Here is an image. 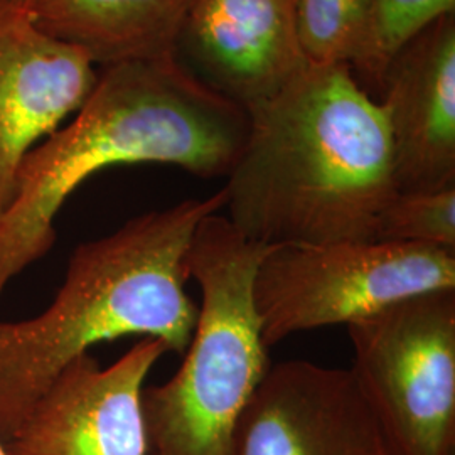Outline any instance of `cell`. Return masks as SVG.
I'll return each instance as SVG.
<instances>
[{
    "mask_svg": "<svg viewBox=\"0 0 455 455\" xmlns=\"http://www.w3.org/2000/svg\"><path fill=\"white\" fill-rule=\"evenodd\" d=\"M225 204L220 189L132 218L112 235L80 244L48 309L22 323H0L2 443L54 378L95 344L140 336L186 353L199 312L186 292L189 248L201 221Z\"/></svg>",
    "mask_w": 455,
    "mask_h": 455,
    "instance_id": "3957f363",
    "label": "cell"
},
{
    "mask_svg": "<svg viewBox=\"0 0 455 455\" xmlns=\"http://www.w3.org/2000/svg\"><path fill=\"white\" fill-rule=\"evenodd\" d=\"M0 455H7V452H5V447H4V443L0 442Z\"/></svg>",
    "mask_w": 455,
    "mask_h": 455,
    "instance_id": "e0dca14e",
    "label": "cell"
},
{
    "mask_svg": "<svg viewBox=\"0 0 455 455\" xmlns=\"http://www.w3.org/2000/svg\"><path fill=\"white\" fill-rule=\"evenodd\" d=\"M295 24L307 65H346L378 92L383 65L373 0H295Z\"/></svg>",
    "mask_w": 455,
    "mask_h": 455,
    "instance_id": "4fadbf2b",
    "label": "cell"
},
{
    "mask_svg": "<svg viewBox=\"0 0 455 455\" xmlns=\"http://www.w3.org/2000/svg\"><path fill=\"white\" fill-rule=\"evenodd\" d=\"M97 80L83 51L43 33L20 0H0V214L28 154L82 108Z\"/></svg>",
    "mask_w": 455,
    "mask_h": 455,
    "instance_id": "9c48e42d",
    "label": "cell"
},
{
    "mask_svg": "<svg viewBox=\"0 0 455 455\" xmlns=\"http://www.w3.org/2000/svg\"><path fill=\"white\" fill-rule=\"evenodd\" d=\"M370 455H388L387 454V452H385V451H383V447H381V443H379V445H378V447H376V449H374L373 452H371V454Z\"/></svg>",
    "mask_w": 455,
    "mask_h": 455,
    "instance_id": "2e32d148",
    "label": "cell"
},
{
    "mask_svg": "<svg viewBox=\"0 0 455 455\" xmlns=\"http://www.w3.org/2000/svg\"><path fill=\"white\" fill-rule=\"evenodd\" d=\"M169 353L142 338L114 364L92 355L73 359L36 402L12 437L7 455H144L142 391L147 374Z\"/></svg>",
    "mask_w": 455,
    "mask_h": 455,
    "instance_id": "52a82bcc",
    "label": "cell"
},
{
    "mask_svg": "<svg viewBox=\"0 0 455 455\" xmlns=\"http://www.w3.org/2000/svg\"><path fill=\"white\" fill-rule=\"evenodd\" d=\"M250 116L178 54L107 66L73 120L28 154L16 193L0 214V297L56 242L66 199L100 171L167 164L227 178L243 150Z\"/></svg>",
    "mask_w": 455,
    "mask_h": 455,
    "instance_id": "7a4b0ae2",
    "label": "cell"
},
{
    "mask_svg": "<svg viewBox=\"0 0 455 455\" xmlns=\"http://www.w3.org/2000/svg\"><path fill=\"white\" fill-rule=\"evenodd\" d=\"M180 48L201 80L244 108L274 97L307 66L295 0H195Z\"/></svg>",
    "mask_w": 455,
    "mask_h": 455,
    "instance_id": "8fae6325",
    "label": "cell"
},
{
    "mask_svg": "<svg viewBox=\"0 0 455 455\" xmlns=\"http://www.w3.org/2000/svg\"><path fill=\"white\" fill-rule=\"evenodd\" d=\"M246 112L228 221L263 246L376 242L398 189L385 112L351 68L307 65Z\"/></svg>",
    "mask_w": 455,
    "mask_h": 455,
    "instance_id": "6da1fadb",
    "label": "cell"
},
{
    "mask_svg": "<svg viewBox=\"0 0 455 455\" xmlns=\"http://www.w3.org/2000/svg\"><path fill=\"white\" fill-rule=\"evenodd\" d=\"M379 60L391 56L427 26L447 14H455V0H373Z\"/></svg>",
    "mask_w": 455,
    "mask_h": 455,
    "instance_id": "9a60e30c",
    "label": "cell"
},
{
    "mask_svg": "<svg viewBox=\"0 0 455 455\" xmlns=\"http://www.w3.org/2000/svg\"><path fill=\"white\" fill-rule=\"evenodd\" d=\"M379 443L347 370L283 361L243 408L231 455H370Z\"/></svg>",
    "mask_w": 455,
    "mask_h": 455,
    "instance_id": "ba28073f",
    "label": "cell"
},
{
    "mask_svg": "<svg viewBox=\"0 0 455 455\" xmlns=\"http://www.w3.org/2000/svg\"><path fill=\"white\" fill-rule=\"evenodd\" d=\"M376 242L419 244L455 253V186L396 193L378 218Z\"/></svg>",
    "mask_w": 455,
    "mask_h": 455,
    "instance_id": "5bb4252c",
    "label": "cell"
},
{
    "mask_svg": "<svg viewBox=\"0 0 455 455\" xmlns=\"http://www.w3.org/2000/svg\"><path fill=\"white\" fill-rule=\"evenodd\" d=\"M378 93L398 193L455 186V14L440 17L391 56Z\"/></svg>",
    "mask_w": 455,
    "mask_h": 455,
    "instance_id": "30bf717a",
    "label": "cell"
},
{
    "mask_svg": "<svg viewBox=\"0 0 455 455\" xmlns=\"http://www.w3.org/2000/svg\"><path fill=\"white\" fill-rule=\"evenodd\" d=\"M455 289V253L391 242L268 246L253 276L263 344L349 325L417 293Z\"/></svg>",
    "mask_w": 455,
    "mask_h": 455,
    "instance_id": "8992f818",
    "label": "cell"
},
{
    "mask_svg": "<svg viewBox=\"0 0 455 455\" xmlns=\"http://www.w3.org/2000/svg\"><path fill=\"white\" fill-rule=\"evenodd\" d=\"M347 370L388 455H455V289L347 325Z\"/></svg>",
    "mask_w": 455,
    "mask_h": 455,
    "instance_id": "5b68a950",
    "label": "cell"
},
{
    "mask_svg": "<svg viewBox=\"0 0 455 455\" xmlns=\"http://www.w3.org/2000/svg\"><path fill=\"white\" fill-rule=\"evenodd\" d=\"M267 248L221 212L196 229L188 270L201 306L180 370L142 391L144 455H231L236 422L272 366L251 293Z\"/></svg>",
    "mask_w": 455,
    "mask_h": 455,
    "instance_id": "277c9868",
    "label": "cell"
},
{
    "mask_svg": "<svg viewBox=\"0 0 455 455\" xmlns=\"http://www.w3.org/2000/svg\"><path fill=\"white\" fill-rule=\"evenodd\" d=\"M34 24L83 51L93 65L114 66L178 54L195 0H20Z\"/></svg>",
    "mask_w": 455,
    "mask_h": 455,
    "instance_id": "7c38bea8",
    "label": "cell"
}]
</instances>
